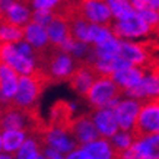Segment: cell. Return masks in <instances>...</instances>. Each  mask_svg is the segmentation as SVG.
I'll use <instances>...</instances> for the list:
<instances>
[{"mask_svg":"<svg viewBox=\"0 0 159 159\" xmlns=\"http://www.w3.org/2000/svg\"><path fill=\"white\" fill-rule=\"evenodd\" d=\"M93 159H118V152L111 145V140L105 137H98L88 145L82 146Z\"/></svg>","mask_w":159,"mask_h":159,"instance_id":"ffe728a7","label":"cell"},{"mask_svg":"<svg viewBox=\"0 0 159 159\" xmlns=\"http://www.w3.org/2000/svg\"><path fill=\"white\" fill-rule=\"evenodd\" d=\"M118 56L127 60L133 66H140V67H145L150 61V51L148 45L142 43H136V41L121 39Z\"/></svg>","mask_w":159,"mask_h":159,"instance_id":"7c38bea8","label":"cell"},{"mask_svg":"<svg viewBox=\"0 0 159 159\" xmlns=\"http://www.w3.org/2000/svg\"><path fill=\"white\" fill-rule=\"evenodd\" d=\"M18 0H0V20L5 19L6 12L10 9V6L16 3Z\"/></svg>","mask_w":159,"mask_h":159,"instance_id":"1f68e13d","label":"cell"},{"mask_svg":"<svg viewBox=\"0 0 159 159\" xmlns=\"http://www.w3.org/2000/svg\"><path fill=\"white\" fill-rule=\"evenodd\" d=\"M37 159H47V158H45L44 155H39V156H38V158H37Z\"/></svg>","mask_w":159,"mask_h":159,"instance_id":"d590c367","label":"cell"},{"mask_svg":"<svg viewBox=\"0 0 159 159\" xmlns=\"http://www.w3.org/2000/svg\"><path fill=\"white\" fill-rule=\"evenodd\" d=\"M47 32H48L50 43L53 44V45H56V47H61V44L66 43L72 37L69 19L64 18L61 13H58L57 10H56V15H54L53 20L47 25Z\"/></svg>","mask_w":159,"mask_h":159,"instance_id":"e0dca14e","label":"cell"},{"mask_svg":"<svg viewBox=\"0 0 159 159\" xmlns=\"http://www.w3.org/2000/svg\"><path fill=\"white\" fill-rule=\"evenodd\" d=\"M75 112V105L66 101H57L51 107L50 110V118L47 121V124L50 127H57V129H63V130L70 131V124Z\"/></svg>","mask_w":159,"mask_h":159,"instance_id":"2e32d148","label":"cell"},{"mask_svg":"<svg viewBox=\"0 0 159 159\" xmlns=\"http://www.w3.org/2000/svg\"><path fill=\"white\" fill-rule=\"evenodd\" d=\"M108 7H110L112 18L114 19H121L127 16L129 13L133 12V6H131L130 0H105Z\"/></svg>","mask_w":159,"mask_h":159,"instance_id":"484cf974","label":"cell"},{"mask_svg":"<svg viewBox=\"0 0 159 159\" xmlns=\"http://www.w3.org/2000/svg\"><path fill=\"white\" fill-rule=\"evenodd\" d=\"M39 140L43 142L44 148H51L54 150H58L61 153L67 155L77 148V142L73 139L72 133L69 130H63L57 127H50L47 124L43 134L39 136Z\"/></svg>","mask_w":159,"mask_h":159,"instance_id":"8992f818","label":"cell"},{"mask_svg":"<svg viewBox=\"0 0 159 159\" xmlns=\"http://www.w3.org/2000/svg\"><path fill=\"white\" fill-rule=\"evenodd\" d=\"M134 131L136 134L159 133V98L142 102Z\"/></svg>","mask_w":159,"mask_h":159,"instance_id":"52a82bcc","label":"cell"},{"mask_svg":"<svg viewBox=\"0 0 159 159\" xmlns=\"http://www.w3.org/2000/svg\"><path fill=\"white\" fill-rule=\"evenodd\" d=\"M99 76L97 73V70L93 69L89 61H80L77 63V67L75 69L73 75L69 79V83L72 89L76 93L85 97L88 93V91L91 89V86L93 85V82L97 80V77Z\"/></svg>","mask_w":159,"mask_h":159,"instance_id":"30bf717a","label":"cell"},{"mask_svg":"<svg viewBox=\"0 0 159 159\" xmlns=\"http://www.w3.org/2000/svg\"><path fill=\"white\" fill-rule=\"evenodd\" d=\"M70 133L79 146L88 145L93 140H97L98 137H101L92 121L91 114H83V116L73 118L72 124H70Z\"/></svg>","mask_w":159,"mask_h":159,"instance_id":"8fae6325","label":"cell"},{"mask_svg":"<svg viewBox=\"0 0 159 159\" xmlns=\"http://www.w3.org/2000/svg\"><path fill=\"white\" fill-rule=\"evenodd\" d=\"M24 39V28L0 20V44H15Z\"/></svg>","mask_w":159,"mask_h":159,"instance_id":"cb8c5ba5","label":"cell"},{"mask_svg":"<svg viewBox=\"0 0 159 159\" xmlns=\"http://www.w3.org/2000/svg\"><path fill=\"white\" fill-rule=\"evenodd\" d=\"M43 155L47 159H66V156H63L61 152L54 150V149H51V148H44Z\"/></svg>","mask_w":159,"mask_h":159,"instance_id":"4dcf8cb0","label":"cell"},{"mask_svg":"<svg viewBox=\"0 0 159 159\" xmlns=\"http://www.w3.org/2000/svg\"><path fill=\"white\" fill-rule=\"evenodd\" d=\"M131 6L134 10H143V9H152L149 0H130Z\"/></svg>","mask_w":159,"mask_h":159,"instance_id":"d6a6232c","label":"cell"},{"mask_svg":"<svg viewBox=\"0 0 159 159\" xmlns=\"http://www.w3.org/2000/svg\"><path fill=\"white\" fill-rule=\"evenodd\" d=\"M44 152V145L39 137L28 136L25 143L20 146V149L16 152V159H37Z\"/></svg>","mask_w":159,"mask_h":159,"instance_id":"603a6c76","label":"cell"},{"mask_svg":"<svg viewBox=\"0 0 159 159\" xmlns=\"http://www.w3.org/2000/svg\"><path fill=\"white\" fill-rule=\"evenodd\" d=\"M91 117L101 137L111 139L117 131L120 130L118 123L116 120V116H114V111L111 110V108H98V110H93Z\"/></svg>","mask_w":159,"mask_h":159,"instance_id":"5bb4252c","label":"cell"},{"mask_svg":"<svg viewBox=\"0 0 159 159\" xmlns=\"http://www.w3.org/2000/svg\"><path fill=\"white\" fill-rule=\"evenodd\" d=\"M131 150L136 159H159V133L137 134Z\"/></svg>","mask_w":159,"mask_h":159,"instance_id":"4fadbf2b","label":"cell"},{"mask_svg":"<svg viewBox=\"0 0 159 159\" xmlns=\"http://www.w3.org/2000/svg\"><path fill=\"white\" fill-rule=\"evenodd\" d=\"M77 10L80 16L91 24L110 26L112 22V13L105 0H80L77 3Z\"/></svg>","mask_w":159,"mask_h":159,"instance_id":"ba28073f","label":"cell"},{"mask_svg":"<svg viewBox=\"0 0 159 159\" xmlns=\"http://www.w3.org/2000/svg\"><path fill=\"white\" fill-rule=\"evenodd\" d=\"M145 67H140V66H129L124 67L121 70H117L111 75L112 80L121 88V91L125 92L131 89V88L137 86L140 83V80L145 76Z\"/></svg>","mask_w":159,"mask_h":159,"instance_id":"ac0fdd59","label":"cell"},{"mask_svg":"<svg viewBox=\"0 0 159 159\" xmlns=\"http://www.w3.org/2000/svg\"><path fill=\"white\" fill-rule=\"evenodd\" d=\"M54 15H56V10L54 9H37V10H34L31 20H34V22H37V24L43 25V26L47 28V25L53 20Z\"/></svg>","mask_w":159,"mask_h":159,"instance_id":"83f0119b","label":"cell"},{"mask_svg":"<svg viewBox=\"0 0 159 159\" xmlns=\"http://www.w3.org/2000/svg\"><path fill=\"white\" fill-rule=\"evenodd\" d=\"M110 28L117 38L127 39V41L145 38V37L153 34L152 28L146 24L145 19L136 10H133L131 13H129L121 19H116V22H111Z\"/></svg>","mask_w":159,"mask_h":159,"instance_id":"3957f363","label":"cell"},{"mask_svg":"<svg viewBox=\"0 0 159 159\" xmlns=\"http://www.w3.org/2000/svg\"><path fill=\"white\" fill-rule=\"evenodd\" d=\"M0 61L9 64L20 76L32 75L38 69L37 61L24 56L15 44H0Z\"/></svg>","mask_w":159,"mask_h":159,"instance_id":"277c9868","label":"cell"},{"mask_svg":"<svg viewBox=\"0 0 159 159\" xmlns=\"http://www.w3.org/2000/svg\"><path fill=\"white\" fill-rule=\"evenodd\" d=\"M29 6L37 9H56L63 3V0H28Z\"/></svg>","mask_w":159,"mask_h":159,"instance_id":"f1b7e54d","label":"cell"},{"mask_svg":"<svg viewBox=\"0 0 159 159\" xmlns=\"http://www.w3.org/2000/svg\"><path fill=\"white\" fill-rule=\"evenodd\" d=\"M124 92L117 85L111 76H98L91 89L85 95L88 104L93 108H114L121 99Z\"/></svg>","mask_w":159,"mask_h":159,"instance_id":"7a4b0ae2","label":"cell"},{"mask_svg":"<svg viewBox=\"0 0 159 159\" xmlns=\"http://www.w3.org/2000/svg\"><path fill=\"white\" fill-rule=\"evenodd\" d=\"M137 13L145 19V22L149 25L153 34L159 32V12L155 9H143V10H136Z\"/></svg>","mask_w":159,"mask_h":159,"instance_id":"4316f807","label":"cell"},{"mask_svg":"<svg viewBox=\"0 0 159 159\" xmlns=\"http://www.w3.org/2000/svg\"><path fill=\"white\" fill-rule=\"evenodd\" d=\"M28 139V133L22 130H5L2 131V143L3 150L7 153H16L20 146Z\"/></svg>","mask_w":159,"mask_h":159,"instance_id":"7402d4cb","label":"cell"},{"mask_svg":"<svg viewBox=\"0 0 159 159\" xmlns=\"http://www.w3.org/2000/svg\"><path fill=\"white\" fill-rule=\"evenodd\" d=\"M19 73L9 64L0 61V101L10 102L18 91Z\"/></svg>","mask_w":159,"mask_h":159,"instance_id":"9a60e30c","label":"cell"},{"mask_svg":"<svg viewBox=\"0 0 159 159\" xmlns=\"http://www.w3.org/2000/svg\"><path fill=\"white\" fill-rule=\"evenodd\" d=\"M66 159H93V158L83 149L82 146H77L75 150H72V152H69L66 155Z\"/></svg>","mask_w":159,"mask_h":159,"instance_id":"f546056e","label":"cell"},{"mask_svg":"<svg viewBox=\"0 0 159 159\" xmlns=\"http://www.w3.org/2000/svg\"><path fill=\"white\" fill-rule=\"evenodd\" d=\"M48 85L51 82L41 69H37L32 75L19 76L18 91L10 102L19 108H37L41 93Z\"/></svg>","mask_w":159,"mask_h":159,"instance_id":"6da1fadb","label":"cell"},{"mask_svg":"<svg viewBox=\"0 0 159 159\" xmlns=\"http://www.w3.org/2000/svg\"><path fill=\"white\" fill-rule=\"evenodd\" d=\"M136 131H129V130H118L116 134L111 137V145L114 146V149L121 153L124 150L130 149L136 140Z\"/></svg>","mask_w":159,"mask_h":159,"instance_id":"d4e9b609","label":"cell"},{"mask_svg":"<svg viewBox=\"0 0 159 159\" xmlns=\"http://www.w3.org/2000/svg\"><path fill=\"white\" fill-rule=\"evenodd\" d=\"M140 108H142V101H139V99L129 97L121 98L118 104L112 108L120 130H129V131L136 130Z\"/></svg>","mask_w":159,"mask_h":159,"instance_id":"5b68a950","label":"cell"},{"mask_svg":"<svg viewBox=\"0 0 159 159\" xmlns=\"http://www.w3.org/2000/svg\"><path fill=\"white\" fill-rule=\"evenodd\" d=\"M124 95L143 102L159 98V70L146 72L139 85L125 91Z\"/></svg>","mask_w":159,"mask_h":159,"instance_id":"9c48e42d","label":"cell"},{"mask_svg":"<svg viewBox=\"0 0 159 159\" xmlns=\"http://www.w3.org/2000/svg\"><path fill=\"white\" fill-rule=\"evenodd\" d=\"M0 159H13L10 155H0Z\"/></svg>","mask_w":159,"mask_h":159,"instance_id":"836d02e7","label":"cell"},{"mask_svg":"<svg viewBox=\"0 0 159 159\" xmlns=\"http://www.w3.org/2000/svg\"><path fill=\"white\" fill-rule=\"evenodd\" d=\"M3 150V143H2V133H0V152Z\"/></svg>","mask_w":159,"mask_h":159,"instance_id":"e575fe53","label":"cell"},{"mask_svg":"<svg viewBox=\"0 0 159 159\" xmlns=\"http://www.w3.org/2000/svg\"><path fill=\"white\" fill-rule=\"evenodd\" d=\"M24 41L31 44L35 50H43L51 44L47 28L34 22V20H29L24 26Z\"/></svg>","mask_w":159,"mask_h":159,"instance_id":"d6986e66","label":"cell"},{"mask_svg":"<svg viewBox=\"0 0 159 159\" xmlns=\"http://www.w3.org/2000/svg\"><path fill=\"white\" fill-rule=\"evenodd\" d=\"M31 18H32V13H31V10H29L28 0H18V2L13 3V5L10 6V9L6 12L5 19L3 20L16 25V26L24 28L25 25L31 20Z\"/></svg>","mask_w":159,"mask_h":159,"instance_id":"44dd1931","label":"cell"}]
</instances>
